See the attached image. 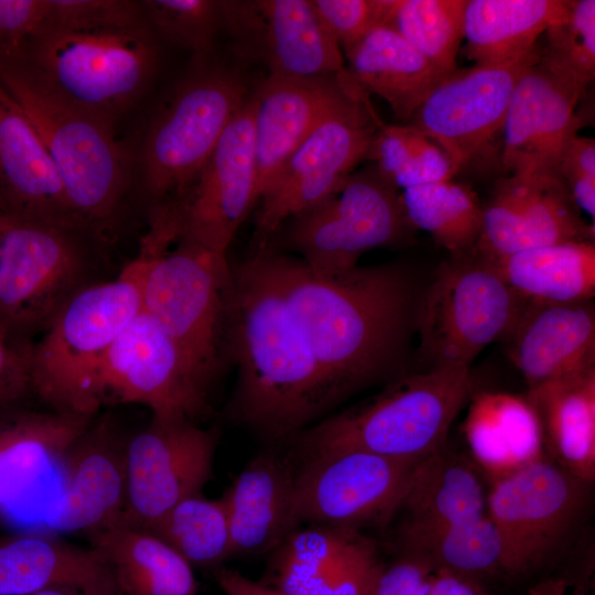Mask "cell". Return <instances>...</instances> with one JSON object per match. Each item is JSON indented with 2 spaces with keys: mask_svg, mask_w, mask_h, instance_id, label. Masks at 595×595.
<instances>
[{
  "mask_svg": "<svg viewBox=\"0 0 595 595\" xmlns=\"http://www.w3.org/2000/svg\"><path fill=\"white\" fill-rule=\"evenodd\" d=\"M381 565L359 530L309 524L269 553L261 582L285 595H368Z\"/></svg>",
  "mask_w": 595,
  "mask_h": 595,
  "instance_id": "obj_22",
  "label": "cell"
},
{
  "mask_svg": "<svg viewBox=\"0 0 595 595\" xmlns=\"http://www.w3.org/2000/svg\"><path fill=\"white\" fill-rule=\"evenodd\" d=\"M17 57L65 101L113 127L149 85L159 46L148 22L94 30L42 23Z\"/></svg>",
  "mask_w": 595,
  "mask_h": 595,
  "instance_id": "obj_6",
  "label": "cell"
},
{
  "mask_svg": "<svg viewBox=\"0 0 595 595\" xmlns=\"http://www.w3.org/2000/svg\"><path fill=\"white\" fill-rule=\"evenodd\" d=\"M554 462L585 484L595 477V368L528 388Z\"/></svg>",
  "mask_w": 595,
  "mask_h": 595,
  "instance_id": "obj_32",
  "label": "cell"
},
{
  "mask_svg": "<svg viewBox=\"0 0 595 595\" xmlns=\"http://www.w3.org/2000/svg\"><path fill=\"white\" fill-rule=\"evenodd\" d=\"M229 360L237 379L228 416L285 445L337 403L283 294L251 255L231 264Z\"/></svg>",
  "mask_w": 595,
  "mask_h": 595,
  "instance_id": "obj_2",
  "label": "cell"
},
{
  "mask_svg": "<svg viewBox=\"0 0 595 595\" xmlns=\"http://www.w3.org/2000/svg\"><path fill=\"white\" fill-rule=\"evenodd\" d=\"M571 0H467L464 54L475 65L516 62L566 15Z\"/></svg>",
  "mask_w": 595,
  "mask_h": 595,
  "instance_id": "obj_33",
  "label": "cell"
},
{
  "mask_svg": "<svg viewBox=\"0 0 595 595\" xmlns=\"http://www.w3.org/2000/svg\"><path fill=\"white\" fill-rule=\"evenodd\" d=\"M463 431L476 464L491 480L544 456L541 423L527 397L507 392L475 396Z\"/></svg>",
  "mask_w": 595,
  "mask_h": 595,
  "instance_id": "obj_31",
  "label": "cell"
},
{
  "mask_svg": "<svg viewBox=\"0 0 595 595\" xmlns=\"http://www.w3.org/2000/svg\"><path fill=\"white\" fill-rule=\"evenodd\" d=\"M3 214H4V209L0 207V227H1L2 218H3Z\"/></svg>",
  "mask_w": 595,
  "mask_h": 595,
  "instance_id": "obj_54",
  "label": "cell"
},
{
  "mask_svg": "<svg viewBox=\"0 0 595 595\" xmlns=\"http://www.w3.org/2000/svg\"><path fill=\"white\" fill-rule=\"evenodd\" d=\"M212 401L173 342L142 309L84 381L74 414L93 418L106 403H136L148 407L153 418L199 423L212 412Z\"/></svg>",
  "mask_w": 595,
  "mask_h": 595,
  "instance_id": "obj_12",
  "label": "cell"
},
{
  "mask_svg": "<svg viewBox=\"0 0 595 595\" xmlns=\"http://www.w3.org/2000/svg\"><path fill=\"white\" fill-rule=\"evenodd\" d=\"M125 446L106 423L89 425L76 440L60 464L61 493L44 517L51 530L90 536L119 522L127 497Z\"/></svg>",
  "mask_w": 595,
  "mask_h": 595,
  "instance_id": "obj_24",
  "label": "cell"
},
{
  "mask_svg": "<svg viewBox=\"0 0 595 595\" xmlns=\"http://www.w3.org/2000/svg\"><path fill=\"white\" fill-rule=\"evenodd\" d=\"M539 58L537 45L516 62L455 69L431 90L408 125L441 148L454 176L469 166L488 162L500 152L513 88Z\"/></svg>",
  "mask_w": 595,
  "mask_h": 595,
  "instance_id": "obj_14",
  "label": "cell"
},
{
  "mask_svg": "<svg viewBox=\"0 0 595 595\" xmlns=\"http://www.w3.org/2000/svg\"><path fill=\"white\" fill-rule=\"evenodd\" d=\"M594 240L558 175H508L483 206L474 253L494 259L566 241Z\"/></svg>",
  "mask_w": 595,
  "mask_h": 595,
  "instance_id": "obj_21",
  "label": "cell"
},
{
  "mask_svg": "<svg viewBox=\"0 0 595 595\" xmlns=\"http://www.w3.org/2000/svg\"><path fill=\"white\" fill-rule=\"evenodd\" d=\"M252 255L288 302L337 403L393 370L413 302L403 270L357 266L323 275L269 247Z\"/></svg>",
  "mask_w": 595,
  "mask_h": 595,
  "instance_id": "obj_1",
  "label": "cell"
},
{
  "mask_svg": "<svg viewBox=\"0 0 595 595\" xmlns=\"http://www.w3.org/2000/svg\"><path fill=\"white\" fill-rule=\"evenodd\" d=\"M585 90L540 62L518 79L507 108L499 163L508 175H558L561 154L577 136Z\"/></svg>",
  "mask_w": 595,
  "mask_h": 595,
  "instance_id": "obj_20",
  "label": "cell"
},
{
  "mask_svg": "<svg viewBox=\"0 0 595 595\" xmlns=\"http://www.w3.org/2000/svg\"><path fill=\"white\" fill-rule=\"evenodd\" d=\"M544 35L540 62L586 90L595 77V1L571 0L566 15Z\"/></svg>",
  "mask_w": 595,
  "mask_h": 595,
  "instance_id": "obj_42",
  "label": "cell"
},
{
  "mask_svg": "<svg viewBox=\"0 0 595 595\" xmlns=\"http://www.w3.org/2000/svg\"><path fill=\"white\" fill-rule=\"evenodd\" d=\"M46 12L47 0H0V55H19Z\"/></svg>",
  "mask_w": 595,
  "mask_h": 595,
  "instance_id": "obj_47",
  "label": "cell"
},
{
  "mask_svg": "<svg viewBox=\"0 0 595 595\" xmlns=\"http://www.w3.org/2000/svg\"><path fill=\"white\" fill-rule=\"evenodd\" d=\"M402 507L408 521L462 523L487 515V493L475 467L444 446L418 464Z\"/></svg>",
  "mask_w": 595,
  "mask_h": 595,
  "instance_id": "obj_36",
  "label": "cell"
},
{
  "mask_svg": "<svg viewBox=\"0 0 595 595\" xmlns=\"http://www.w3.org/2000/svg\"><path fill=\"white\" fill-rule=\"evenodd\" d=\"M523 303L488 261L474 252L453 256L419 302L420 350L432 368L469 367L510 333Z\"/></svg>",
  "mask_w": 595,
  "mask_h": 595,
  "instance_id": "obj_11",
  "label": "cell"
},
{
  "mask_svg": "<svg viewBox=\"0 0 595 595\" xmlns=\"http://www.w3.org/2000/svg\"><path fill=\"white\" fill-rule=\"evenodd\" d=\"M29 354L30 345L0 325V411L31 389Z\"/></svg>",
  "mask_w": 595,
  "mask_h": 595,
  "instance_id": "obj_49",
  "label": "cell"
},
{
  "mask_svg": "<svg viewBox=\"0 0 595 595\" xmlns=\"http://www.w3.org/2000/svg\"><path fill=\"white\" fill-rule=\"evenodd\" d=\"M413 231L399 191L370 163L325 201L284 221L264 248L294 252L314 273L332 275L357 267L371 249L404 244Z\"/></svg>",
  "mask_w": 595,
  "mask_h": 595,
  "instance_id": "obj_9",
  "label": "cell"
},
{
  "mask_svg": "<svg viewBox=\"0 0 595 595\" xmlns=\"http://www.w3.org/2000/svg\"><path fill=\"white\" fill-rule=\"evenodd\" d=\"M470 388L469 367L400 377L377 394L326 415L285 448L294 463L348 451L419 462L445 446Z\"/></svg>",
  "mask_w": 595,
  "mask_h": 595,
  "instance_id": "obj_3",
  "label": "cell"
},
{
  "mask_svg": "<svg viewBox=\"0 0 595 595\" xmlns=\"http://www.w3.org/2000/svg\"><path fill=\"white\" fill-rule=\"evenodd\" d=\"M400 193L413 229L429 232L453 256L473 252L482 228L483 206L466 185L452 180L412 186Z\"/></svg>",
  "mask_w": 595,
  "mask_h": 595,
  "instance_id": "obj_38",
  "label": "cell"
},
{
  "mask_svg": "<svg viewBox=\"0 0 595 595\" xmlns=\"http://www.w3.org/2000/svg\"><path fill=\"white\" fill-rule=\"evenodd\" d=\"M323 24L343 52L371 30L387 25L391 0H312Z\"/></svg>",
  "mask_w": 595,
  "mask_h": 595,
  "instance_id": "obj_45",
  "label": "cell"
},
{
  "mask_svg": "<svg viewBox=\"0 0 595 595\" xmlns=\"http://www.w3.org/2000/svg\"><path fill=\"white\" fill-rule=\"evenodd\" d=\"M234 53L268 75L314 77L345 71L344 55L312 0H219Z\"/></svg>",
  "mask_w": 595,
  "mask_h": 595,
  "instance_id": "obj_19",
  "label": "cell"
},
{
  "mask_svg": "<svg viewBox=\"0 0 595 595\" xmlns=\"http://www.w3.org/2000/svg\"><path fill=\"white\" fill-rule=\"evenodd\" d=\"M0 207L86 234L71 212L57 170L35 127L1 82Z\"/></svg>",
  "mask_w": 595,
  "mask_h": 595,
  "instance_id": "obj_26",
  "label": "cell"
},
{
  "mask_svg": "<svg viewBox=\"0 0 595 595\" xmlns=\"http://www.w3.org/2000/svg\"><path fill=\"white\" fill-rule=\"evenodd\" d=\"M558 174L580 212L595 217V141L575 136L564 148Z\"/></svg>",
  "mask_w": 595,
  "mask_h": 595,
  "instance_id": "obj_46",
  "label": "cell"
},
{
  "mask_svg": "<svg viewBox=\"0 0 595 595\" xmlns=\"http://www.w3.org/2000/svg\"><path fill=\"white\" fill-rule=\"evenodd\" d=\"M215 580L224 595H285L232 569L218 567L215 570Z\"/></svg>",
  "mask_w": 595,
  "mask_h": 595,
  "instance_id": "obj_51",
  "label": "cell"
},
{
  "mask_svg": "<svg viewBox=\"0 0 595 595\" xmlns=\"http://www.w3.org/2000/svg\"><path fill=\"white\" fill-rule=\"evenodd\" d=\"M528 388L595 368V313L587 302L524 300L507 335Z\"/></svg>",
  "mask_w": 595,
  "mask_h": 595,
  "instance_id": "obj_27",
  "label": "cell"
},
{
  "mask_svg": "<svg viewBox=\"0 0 595 595\" xmlns=\"http://www.w3.org/2000/svg\"><path fill=\"white\" fill-rule=\"evenodd\" d=\"M142 262L76 292L30 345V385L50 409L74 414L79 390L121 331L142 310Z\"/></svg>",
  "mask_w": 595,
  "mask_h": 595,
  "instance_id": "obj_8",
  "label": "cell"
},
{
  "mask_svg": "<svg viewBox=\"0 0 595 595\" xmlns=\"http://www.w3.org/2000/svg\"><path fill=\"white\" fill-rule=\"evenodd\" d=\"M584 486L544 456L491 480L487 516L502 540L506 573H527L547 560L578 515Z\"/></svg>",
  "mask_w": 595,
  "mask_h": 595,
  "instance_id": "obj_17",
  "label": "cell"
},
{
  "mask_svg": "<svg viewBox=\"0 0 595 595\" xmlns=\"http://www.w3.org/2000/svg\"><path fill=\"white\" fill-rule=\"evenodd\" d=\"M344 55L348 75L369 95L386 100L407 123L446 76L387 25L371 30Z\"/></svg>",
  "mask_w": 595,
  "mask_h": 595,
  "instance_id": "obj_30",
  "label": "cell"
},
{
  "mask_svg": "<svg viewBox=\"0 0 595 595\" xmlns=\"http://www.w3.org/2000/svg\"><path fill=\"white\" fill-rule=\"evenodd\" d=\"M467 0H391L387 26L444 75L457 69Z\"/></svg>",
  "mask_w": 595,
  "mask_h": 595,
  "instance_id": "obj_40",
  "label": "cell"
},
{
  "mask_svg": "<svg viewBox=\"0 0 595 595\" xmlns=\"http://www.w3.org/2000/svg\"><path fill=\"white\" fill-rule=\"evenodd\" d=\"M433 571L429 561L404 551L392 563L381 565L368 595H423Z\"/></svg>",
  "mask_w": 595,
  "mask_h": 595,
  "instance_id": "obj_48",
  "label": "cell"
},
{
  "mask_svg": "<svg viewBox=\"0 0 595 595\" xmlns=\"http://www.w3.org/2000/svg\"><path fill=\"white\" fill-rule=\"evenodd\" d=\"M523 595H580L572 592L564 580L549 578L532 586Z\"/></svg>",
  "mask_w": 595,
  "mask_h": 595,
  "instance_id": "obj_52",
  "label": "cell"
},
{
  "mask_svg": "<svg viewBox=\"0 0 595 595\" xmlns=\"http://www.w3.org/2000/svg\"><path fill=\"white\" fill-rule=\"evenodd\" d=\"M404 551L473 580L505 572V549L495 523L486 515L454 524L407 521L401 532Z\"/></svg>",
  "mask_w": 595,
  "mask_h": 595,
  "instance_id": "obj_37",
  "label": "cell"
},
{
  "mask_svg": "<svg viewBox=\"0 0 595 595\" xmlns=\"http://www.w3.org/2000/svg\"><path fill=\"white\" fill-rule=\"evenodd\" d=\"M140 4L156 39L191 51L194 60L212 57L221 31L219 0H145Z\"/></svg>",
  "mask_w": 595,
  "mask_h": 595,
  "instance_id": "obj_43",
  "label": "cell"
},
{
  "mask_svg": "<svg viewBox=\"0 0 595 595\" xmlns=\"http://www.w3.org/2000/svg\"><path fill=\"white\" fill-rule=\"evenodd\" d=\"M252 84L237 66L194 60L153 117L142 152L152 206L181 198L197 178Z\"/></svg>",
  "mask_w": 595,
  "mask_h": 595,
  "instance_id": "obj_7",
  "label": "cell"
},
{
  "mask_svg": "<svg viewBox=\"0 0 595 595\" xmlns=\"http://www.w3.org/2000/svg\"><path fill=\"white\" fill-rule=\"evenodd\" d=\"M147 22L140 2L128 0H47L44 24L94 30L128 28Z\"/></svg>",
  "mask_w": 595,
  "mask_h": 595,
  "instance_id": "obj_44",
  "label": "cell"
},
{
  "mask_svg": "<svg viewBox=\"0 0 595 595\" xmlns=\"http://www.w3.org/2000/svg\"><path fill=\"white\" fill-rule=\"evenodd\" d=\"M193 567L217 570L232 558L231 536L225 505L203 494L188 497L147 529Z\"/></svg>",
  "mask_w": 595,
  "mask_h": 595,
  "instance_id": "obj_39",
  "label": "cell"
},
{
  "mask_svg": "<svg viewBox=\"0 0 595 595\" xmlns=\"http://www.w3.org/2000/svg\"><path fill=\"white\" fill-rule=\"evenodd\" d=\"M357 86L346 68L314 77L267 75L252 85L258 199L293 151Z\"/></svg>",
  "mask_w": 595,
  "mask_h": 595,
  "instance_id": "obj_23",
  "label": "cell"
},
{
  "mask_svg": "<svg viewBox=\"0 0 595 595\" xmlns=\"http://www.w3.org/2000/svg\"><path fill=\"white\" fill-rule=\"evenodd\" d=\"M366 160L398 191L454 177L451 162L441 148L408 123L381 121Z\"/></svg>",
  "mask_w": 595,
  "mask_h": 595,
  "instance_id": "obj_41",
  "label": "cell"
},
{
  "mask_svg": "<svg viewBox=\"0 0 595 595\" xmlns=\"http://www.w3.org/2000/svg\"><path fill=\"white\" fill-rule=\"evenodd\" d=\"M0 82L35 127L77 224L100 238L128 186V160L113 127L65 101L17 56H0Z\"/></svg>",
  "mask_w": 595,
  "mask_h": 595,
  "instance_id": "obj_4",
  "label": "cell"
},
{
  "mask_svg": "<svg viewBox=\"0 0 595 595\" xmlns=\"http://www.w3.org/2000/svg\"><path fill=\"white\" fill-rule=\"evenodd\" d=\"M485 260L524 300L578 303L595 294L594 240L560 242Z\"/></svg>",
  "mask_w": 595,
  "mask_h": 595,
  "instance_id": "obj_35",
  "label": "cell"
},
{
  "mask_svg": "<svg viewBox=\"0 0 595 595\" xmlns=\"http://www.w3.org/2000/svg\"><path fill=\"white\" fill-rule=\"evenodd\" d=\"M171 246L140 248L142 309L170 337L194 381L213 399L229 360L231 264L227 256L186 239Z\"/></svg>",
  "mask_w": 595,
  "mask_h": 595,
  "instance_id": "obj_5",
  "label": "cell"
},
{
  "mask_svg": "<svg viewBox=\"0 0 595 595\" xmlns=\"http://www.w3.org/2000/svg\"><path fill=\"white\" fill-rule=\"evenodd\" d=\"M359 85L293 151L262 190L253 249H263L280 226L329 197L366 160L381 123Z\"/></svg>",
  "mask_w": 595,
  "mask_h": 595,
  "instance_id": "obj_13",
  "label": "cell"
},
{
  "mask_svg": "<svg viewBox=\"0 0 595 595\" xmlns=\"http://www.w3.org/2000/svg\"><path fill=\"white\" fill-rule=\"evenodd\" d=\"M84 236L4 210L0 227V325L21 339L44 331L67 300L98 281Z\"/></svg>",
  "mask_w": 595,
  "mask_h": 595,
  "instance_id": "obj_10",
  "label": "cell"
},
{
  "mask_svg": "<svg viewBox=\"0 0 595 595\" xmlns=\"http://www.w3.org/2000/svg\"><path fill=\"white\" fill-rule=\"evenodd\" d=\"M55 588L115 595L109 566L94 547H80L54 533L0 536V595Z\"/></svg>",
  "mask_w": 595,
  "mask_h": 595,
  "instance_id": "obj_28",
  "label": "cell"
},
{
  "mask_svg": "<svg viewBox=\"0 0 595 595\" xmlns=\"http://www.w3.org/2000/svg\"><path fill=\"white\" fill-rule=\"evenodd\" d=\"M0 411V513L30 491L88 429L91 418L56 410Z\"/></svg>",
  "mask_w": 595,
  "mask_h": 595,
  "instance_id": "obj_29",
  "label": "cell"
},
{
  "mask_svg": "<svg viewBox=\"0 0 595 595\" xmlns=\"http://www.w3.org/2000/svg\"><path fill=\"white\" fill-rule=\"evenodd\" d=\"M31 595H93V594H88V593H84V592L75 591V589L55 588V589L37 592Z\"/></svg>",
  "mask_w": 595,
  "mask_h": 595,
  "instance_id": "obj_53",
  "label": "cell"
},
{
  "mask_svg": "<svg viewBox=\"0 0 595 595\" xmlns=\"http://www.w3.org/2000/svg\"><path fill=\"white\" fill-rule=\"evenodd\" d=\"M257 201L253 101L249 93L192 186L177 201L160 205L172 219L178 239L227 256Z\"/></svg>",
  "mask_w": 595,
  "mask_h": 595,
  "instance_id": "obj_18",
  "label": "cell"
},
{
  "mask_svg": "<svg viewBox=\"0 0 595 595\" xmlns=\"http://www.w3.org/2000/svg\"><path fill=\"white\" fill-rule=\"evenodd\" d=\"M220 498L232 556L269 554L300 528L294 505L295 463L282 445L251 458Z\"/></svg>",
  "mask_w": 595,
  "mask_h": 595,
  "instance_id": "obj_25",
  "label": "cell"
},
{
  "mask_svg": "<svg viewBox=\"0 0 595 595\" xmlns=\"http://www.w3.org/2000/svg\"><path fill=\"white\" fill-rule=\"evenodd\" d=\"M423 595H486L478 581L446 571L434 569Z\"/></svg>",
  "mask_w": 595,
  "mask_h": 595,
  "instance_id": "obj_50",
  "label": "cell"
},
{
  "mask_svg": "<svg viewBox=\"0 0 595 595\" xmlns=\"http://www.w3.org/2000/svg\"><path fill=\"white\" fill-rule=\"evenodd\" d=\"M216 428L153 418L126 441V506L120 523L147 530L182 500L202 494L214 475Z\"/></svg>",
  "mask_w": 595,
  "mask_h": 595,
  "instance_id": "obj_15",
  "label": "cell"
},
{
  "mask_svg": "<svg viewBox=\"0 0 595 595\" xmlns=\"http://www.w3.org/2000/svg\"><path fill=\"white\" fill-rule=\"evenodd\" d=\"M111 572L115 595H195L194 567L147 530L120 522L88 536Z\"/></svg>",
  "mask_w": 595,
  "mask_h": 595,
  "instance_id": "obj_34",
  "label": "cell"
},
{
  "mask_svg": "<svg viewBox=\"0 0 595 595\" xmlns=\"http://www.w3.org/2000/svg\"><path fill=\"white\" fill-rule=\"evenodd\" d=\"M419 462L360 451L295 463V516L303 523L357 529L402 507Z\"/></svg>",
  "mask_w": 595,
  "mask_h": 595,
  "instance_id": "obj_16",
  "label": "cell"
}]
</instances>
